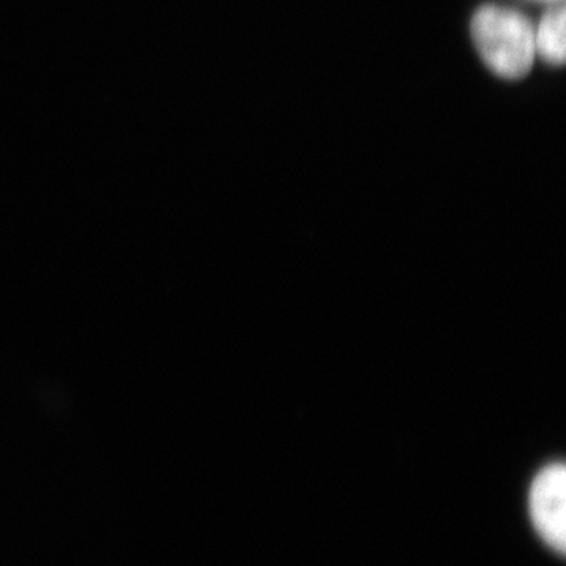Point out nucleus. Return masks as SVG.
Wrapping results in <instances>:
<instances>
[{
    "label": "nucleus",
    "instance_id": "obj_2",
    "mask_svg": "<svg viewBox=\"0 0 566 566\" xmlns=\"http://www.w3.org/2000/svg\"><path fill=\"white\" fill-rule=\"evenodd\" d=\"M566 474L564 464H549L531 486V516L539 536L558 553L566 549Z\"/></svg>",
    "mask_w": 566,
    "mask_h": 566
},
{
    "label": "nucleus",
    "instance_id": "obj_3",
    "mask_svg": "<svg viewBox=\"0 0 566 566\" xmlns=\"http://www.w3.org/2000/svg\"><path fill=\"white\" fill-rule=\"evenodd\" d=\"M565 9L557 2L546 11L545 17L534 25L536 57L549 65H562L565 62Z\"/></svg>",
    "mask_w": 566,
    "mask_h": 566
},
{
    "label": "nucleus",
    "instance_id": "obj_4",
    "mask_svg": "<svg viewBox=\"0 0 566 566\" xmlns=\"http://www.w3.org/2000/svg\"><path fill=\"white\" fill-rule=\"evenodd\" d=\"M547 2H554V3H557V2H562V0H547Z\"/></svg>",
    "mask_w": 566,
    "mask_h": 566
},
{
    "label": "nucleus",
    "instance_id": "obj_1",
    "mask_svg": "<svg viewBox=\"0 0 566 566\" xmlns=\"http://www.w3.org/2000/svg\"><path fill=\"white\" fill-rule=\"evenodd\" d=\"M471 36L488 69L504 80H521L536 61L535 32L521 11L509 7H480L471 21Z\"/></svg>",
    "mask_w": 566,
    "mask_h": 566
}]
</instances>
